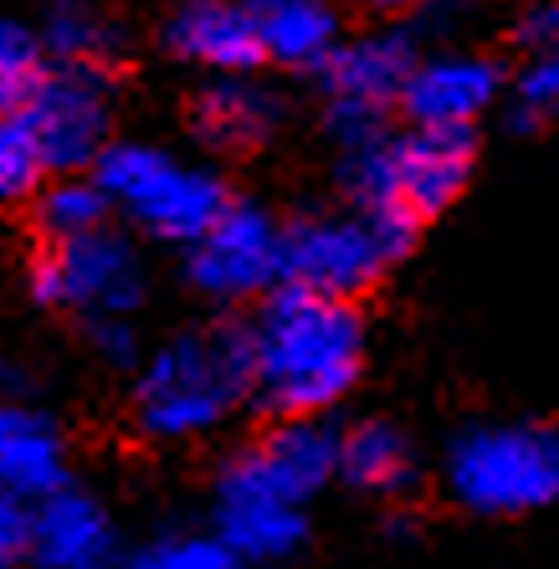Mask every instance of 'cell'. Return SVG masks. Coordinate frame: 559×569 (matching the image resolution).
Masks as SVG:
<instances>
[{"mask_svg":"<svg viewBox=\"0 0 559 569\" xmlns=\"http://www.w3.org/2000/svg\"><path fill=\"white\" fill-rule=\"evenodd\" d=\"M93 180L103 186L108 206H119L160 241L196 247L216 226V216L231 206L211 170L180 164L154 144H108L103 159L93 164Z\"/></svg>","mask_w":559,"mask_h":569,"instance_id":"cell-5","label":"cell"},{"mask_svg":"<svg viewBox=\"0 0 559 569\" xmlns=\"http://www.w3.org/2000/svg\"><path fill=\"white\" fill-rule=\"evenodd\" d=\"M252 390L247 329L174 333L149 355L133 385V421L154 441L206 437L241 406Z\"/></svg>","mask_w":559,"mask_h":569,"instance_id":"cell-2","label":"cell"},{"mask_svg":"<svg viewBox=\"0 0 559 569\" xmlns=\"http://www.w3.org/2000/svg\"><path fill=\"white\" fill-rule=\"evenodd\" d=\"M262 57L282 67H323L339 52V16L329 0H247Z\"/></svg>","mask_w":559,"mask_h":569,"instance_id":"cell-17","label":"cell"},{"mask_svg":"<svg viewBox=\"0 0 559 569\" xmlns=\"http://www.w3.org/2000/svg\"><path fill=\"white\" fill-rule=\"evenodd\" d=\"M416 241L411 221L396 216H303L282 231V282L323 298H355L365 292L406 247Z\"/></svg>","mask_w":559,"mask_h":569,"instance_id":"cell-6","label":"cell"},{"mask_svg":"<svg viewBox=\"0 0 559 569\" xmlns=\"http://www.w3.org/2000/svg\"><path fill=\"white\" fill-rule=\"evenodd\" d=\"M252 390L278 416H319L349 396L365 365V323L355 303L282 282L247 323Z\"/></svg>","mask_w":559,"mask_h":569,"instance_id":"cell-1","label":"cell"},{"mask_svg":"<svg viewBox=\"0 0 559 569\" xmlns=\"http://www.w3.org/2000/svg\"><path fill=\"white\" fill-rule=\"evenodd\" d=\"M123 569H241V559L221 533H164L144 543Z\"/></svg>","mask_w":559,"mask_h":569,"instance_id":"cell-23","label":"cell"},{"mask_svg":"<svg viewBox=\"0 0 559 569\" xmlns=\"http://www.w3.org/2000/svg\"><path fill=\"white\" fill-rule=\"evenodd\" d=\"M339 472H345V482H355L360 492L396 498V492L411 488L416 451L390 421H360L355 431L339 437Z\"/></svg>","mask_w":559,"mask_h":569,"instance_id":"cell-18","label":"cell"},{"mask_svg":"<svg viewBox=\"0 0 559 569\" xmlns=\"http://www.w3.org/2000/svg\"><path fill=\"white\" fill-rule=\"evenodd\" d=\"M282 123L278 93L257 88L252 78H216L190 108V129L206 149H257Z\"/></svg>","mask_w":559,"mask_h":569,"instance_id":"cell-16","label":"cell"},{"mask_svg":"<svg viewBox=\"0 0 559 569\" xmlns=\"http://www.w3.org/2000/svg\"><path fill=\"white\" fill-rule=\"evenodd\" d=\"M108 196L98 186L93 174H57L52 186H41L37 196V226L57 241H78V237H93L108 226Z\"/></svg>","mask_w":559,"mask_h":569,"instance_id":"cell-19","label":"cell"},{"mask_svg":"<svg viewBox=\"0 0 559 569\" xmlns=\"http://www.w3.org/2000/svg\"><path fill=\"white\" fill-rule=\"evenodd\" d=\"M416 72V41L406 31H370L339 41V52L319 67L329 93V129L345 149H360L386 133V113L400 108Z\"/></svg>","mask_w":559,"mask_h":569,"instance_id":"cell-8","label":"cell"},{"mask_svg":"<svg viewBox=\"0 0 559 569\" xmlns=\"http://www.w3.org/2000/svg\"><path fill=\"white\" fill-rule=\"evenodd\" d=\"M498 88H503L498 62H488V57H478V52H447V57L416 62L400 108H406V119H411L416 129L472 133V123L498 103Z\"/></svg>","mask_w":559,"mask_h":569,"instance_id":"cell-13","label":"cell"},{"mask_svg":"<svg viewBox=\"0 0 559 569\" xmlns=\"http://www.w3.org/2000/svg\"><path fill=\"white\" fill-rule=\"evenodd\" d=\"M27 539H31V508L0 492V569L27 559Z\"/></svg>","mask_w":559,"mask_h":569,"instance_id":"cell-26","label":"cell"},{"mask_svg":"<svg viewBox=\"0 0 559 569\" xmlns=\"http://www.w3.org/2000/svg\"><path fill=\"white\" fill-rule=\"evenodd\" d=\"M559 113V47L555 52H529L519 82H513V123L533 129Z\"/></svg>","mask_w":559,"mask_h":569,"instance_id":"cell-24","label":"cell"},{"mask_svg":"<svg viewBox=\"0 0 559 569\" xmlns=\"http://www.w3.org/2000/svg\"><path fill=\"white\" fill-rule=\"evenodd\" d=\"M88 329H93V349L108 365H133V359H139V339H133L129 318H98Z\"/></svg>","mask_w":559,"mask_h":569,"instance_id":"cell-27","label":"cell"},{"mask_svg":"<svg viewBox=\"0 0 559 569\" xmlns=\"http://www.w3.org/2000/svg\"><path fill=\"white\" fill-rule=\"evenodd\" d=\"M62 437L41 411L27 400H0V492L16 503H41L52 498L62 482Z\"/></svg>","mask_w":559,"mask_h":569,"instance_id":"cell-15","label":"cell"},{"mask_svg":"<svg viewBox=\"0 0 559 569\" xmlns=\"http://www.w3.org/2000/svg\"><path fill=\"white\" fill-rule=\"evenodd\" d=\"M27 390V375L16 370V365H0V400H16Z\"/></svg>","mask_w":559,"mask_h":569,"instance_id":"cell-28","label":"cell"},{"mask_svg":"<svg viewBox=\"0 0 559 569\" xmlns=\"http://www.w3.org/2000/svg\"><path fill=\"white\" fill-rule=\"evenodd\" d=\"M47 154H41L37 133L21 113H0V206H16L41 190L47 180Z\"/></svg>","mask_w":559,"mask_h":569,"instance_id":"cell-22","label":"cell"},{"mask_svg":"<svg viewBox=\"0 0 559 569\" xmlns=\"http://www.w3.org/2000/svg\"><path fill=\"white\" fill-rule=\"evenodd\" d=\"M31 292L52 308H72L88 323L98 318H129L144 298V267L119 231H93L78 241H57L31 267Z\"/></svg>","mask_w":559,"mask_h":569,"instance_id":"cell-9","label":"cell"},{"mask_svg":"<svg viewBox=\"0 0 559 569\" xmlns=\"http://www.w3.org/2000/svg\"><path fill=\"white\" fill-rule=\"evenodd\" d=\"M523 52H555L559 47V0H529L513 27Z\"/></svg>","mask_w":559,"mask_h":569,"instance_id":"cell-25","label":"cell"},{"mask_svg":"<svg viewBox=\"0 0 559 569\" xmlns=\"http://www.w3.org/2000/svg\"><path fill=\"white\" fill-rule=\"evenodd\" d=\"M472 170V133L462 129H411L400 139H370L345 149V186L355 211L396 216L421 226L441 206H452Z\"/></svg>","mask_w":559,"mask_h":569,"instance_id":"cell-3","label":"cell"},{"mask_svg":"<svg viewBox=\"0 0 559 569\" xmlns=\"http://www.w3.org/2000/svg\"><path fill=\"white\" fill-rule=\"evenodd\" d=\"M164 47L216 78H247L257 62H267L247 0H180L164 21Z\"/></svg>","mask_w":559,"mask_h":569,"instance_id":"cell-14","label":"cell"},{"mask_svg":"<svg viewBox=\"0 0 559 569\" xmlns=\"http://www.w3.org/2000/svg\"><path fill=\"white\" fill-rule=\"evenodd\" d=\"M190 282L206 298L241 303L282 282V226L262 206L231 200L216 226L190 247Z\"/></svg>","mask_w":559,"mask_h":569,"instance_id":"cell-11","label":"cell"},{"mask_svg":"<svg viewBox=\"0 0 559 569\" xmlns=\"http://www.w3.org/2000/svg\"><path fill=\"white\" fill-rule=\"evenodd\" d=\"M447 488L488 518L549 508L559 498V431L533 421L472 426L447 451Z\"/></svg>","mask_w":559,"mask_h":569,"instance_id":"cell-4","label":"cell"},{"mask_svg":"<svg viewBox=\"0 0 559 569\" xmlns=\"http://www.w3.org/2000/svg\"><path fill=\"white\" fill-rule=\"evenodd\" d=\"M216 533L237 549L241 565L288 559L308 539V498L252 447L231 457L216 482Z\"/></svg>","mask_w":559,"mask_h":569,"instance_id":"cell-7","label":"cell"},{"mask_svg":"<svg viewBox=\"0 0 559 569\" xmlns=\"http://www.w3.org/2000/svg\"><path fill=\"white\" fill-rule=\"evenodd\" d=\"M21 119L37 133L41 154H47V170H57V174L93 170L108 149V123H113L103 72L98 67H78V62L47 67V78L27 98Z\"/></svg>","mask_w":559,"mask_h":569,"instance_id":"cell-10","label":"cell"},{"mask_svg":"<svg viewBox=\"0 0 559 569\" xmlns=\"http://www.w3.org/2000/svg\"><path fill=\"white\" fill-rule=\"evenodd\" d=\"M47 78V41L21 21H0V113H21Z\"/></svg>","mask_w":559,"mask_h":569,"instance_id":"cell-21","label":"cell"},{"mask_svg":"<svg viewBox=\"0 0 559 569\" xmlns=\"http://www.w3.org/2000/svg\"><path fill=\"white\" fill-rule=\"evenodd\" d=\"M47 52H57V62H78V67H98V57L113 52V21L98 11L93 0H52L47 27H41Z\"/></svg>","mask_w":559,"mask_h":569,"instance_id":"cell-20","label":"cell"},{"mask_svg":"<svg viewBox=\"0 0 559 569\" xmlns=\"http://www.w3.org/2000/svg\"><path fill=\"white\" fill-rule=\"evenodd\" d=\"M375 11H421V6H437V0H370Z\"/></svg>","mask_w":559,"mask_h":569,"instance_id":"cell-29","label":"cell"},{"mask_svg":"<svg viewBox=\"0 0 559 569\" xmlns=\"http://www.w3.org/2000/svg\"><path fill=\"white\" fill-rule=\"evenodd\" d=\"M27 559L37 569H123L113 518L98 498L78 488H57L52 498L31 503V539Z\"/></svg>","mask_w":559,"mask_h":569,"instance_id":"cell-12","label":"cell"}]
</instances>
